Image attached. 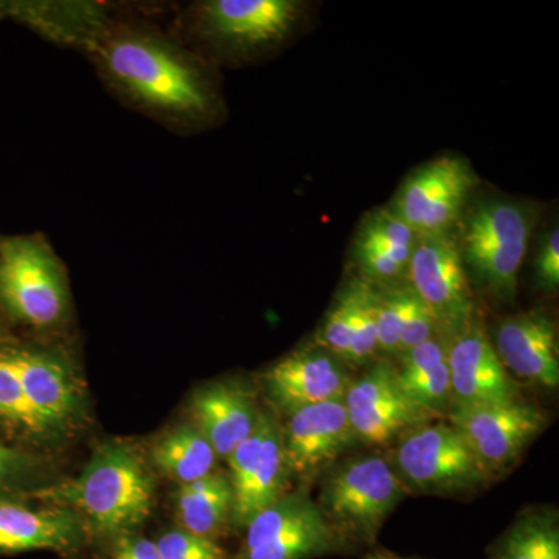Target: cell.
<instances>
[{"label": "cell", "mask_w": 559, "mask_h": 559, "mask_svg": "<svg viewBox=\"0 0 559 559\" xmlns=\"http://www.w3.org/2000/svg\"><path fill=\"white\" fill-rule=\"evenodd\" d=\"M440 334L439 322L433 318L429 308L418 299L417 294L414 293L409 311H407L406 322H404L403 333H401L399 353L417 347L423 342L440 336Z\"/></svg>", "instance_id": "cell-30"}, {"label": "cell", "mask_w": 559, "mask_h": 559, "mask_svg": "<svg viewBox=\"0 0 559 559\" xmlns=\"http://www.w3.org/2000/svg\"><path fill=\"white\" fill-rule=\"evenodd\" d=\"M492 345L514 377L543 388H558L557 325L547 312L533 310L503 319Z\"/></svg>", "instance_id": "cell-16"}, {"label": "cell", "mask_w": 559, "mask_h": 559, "mask_svg": "<svg viewBox=\"0 0 559 559\" xmlns=\"http://www.w3.org/2000/svg\"><path fill=\"white\" fill-rule=\"evenodd\" d=\"M33 409L57 429L80 409V392L60 360L28 349H3Z\"/></svg>", "instance_id": "cell-19"}, {"label": "cell", "mask_w": 559, "mask_h": 559, "mask_svg": "<svg viewBox=\"0 0 559 559\" xmlns=\"http://www.w3.org/2000/svg\"><path fill=\"white\" fill-rule=\"evenodd\" d=\"M159 559H229L215 540L173 530L156 540Z\"/></svg>", "instance_id": "cell-29"}, {"label": "cell", "mask_w": 559, "mask_h": 559, "mask_svg": "<svg viewBox=\"0 0 559 559\" xmlns=\"http://www.w3.org/2000/svg\"><path fill=\"white\" fill-rule=\"evenodd\" d=\"M452 407L491 406L520 399L518 388L477 320L448 336Z\"/></svg>", "instance_id": "cell-13"}, {"label": "cell", "mask_w": 559, "mask_h": 559, "mask_svg": "<svg viewBox=\"0 0 559 559\" xmlns=\"http://www.w3.org/2000/svg\"><path fill=\"white\" fill-rule=\"evenodd\" d=\"M191 414L216 457L227 460L257 428L261 412L245 389L219 382L197 392L191 400Z\"/></svg>", "instance_id": "cell-17"}, {"label": "cell", "mask_w": 559, "mask_h": 559, "mask_svg": "<svg viewBox=\"0 0 559 559\" xmlns=\"http://www.w3.org/2000/svg\"><path fill=\"white\" fill-rule=\"evenodd\" d=\"M448 418L491 476L514 465L546 423L539 407L521 399L491 406L451 407Z\"/></svg>", "instance_id": "cell-11"}, {"label": "cell", "mask_w": 559, "mask_h": 559, "mask_svg": "<svg viewBox=\"0 0 559 559\" xmlns=\"http://www.w3.org/2000/svg\"><path fill=\"white\" fill-rule=\"evenodd\" d=\"M32 496L47 506L73 511L84 528L116 536L148 520L154 485L138 452L109 441L94 452L79 477L40 488Z\"/></svg>", "instance_id": "cell-2"}, {"label": "cell", "mask_w": 559, "mask_h": 559, "mask_svg": "<svg viewBox=\"0 0 559 559\" xmlns=\"http://www.w3.org/2000/svg\"><path fill=\"white\" fill-rule=\"evenodd\" d=\"M535 227L527 205L506 200L480 202L469 213L460 249L477 278L502 299H513L522 261Z\"/></svg>", "instance_id": "cell-4"}, {"label": "cell", "mask_w": 559, "mask_h": 559, "mask_svg": "<svg viewBox=\"0 0 559 559\" xmlns=\"http://www.w3.org/2000/svg\"><path fill=\"white\" fill-rule=\"evenodd\" d=\"M406 275L412 290L432 312L444 336H451L473 319L465 263L450 235L418 237Z\"/></svg>", "instance_id": "cell-10"}, {"label": "cell", "mask_w": 559, "mask_h": 559, "mask_svg": "<svg viewBox=\"0 0 559 559\" xmlns=\"http://www.w3.org/2000/svg\"><path fill=\"white\" fill-rule=\"evenodd\" d=\"M447 352L448 336L440 334L399 353V366H395L404 392L433 418L448 415L452 407Z\"/></svg>", "instance_id": "cell-21"}, {"label": "cell", "mask_w": 559, "mask_h": 559, "mask_svg": "<svg viewBox=\"0 0 559 559\" xmlns=\"http://www.w3.org/2000/svg\"><path fill=\"white\" fill-rule=\"evenodd\" d=\"M395 468L407 491L454 496L492 479L468 441L451 423H426L400 439Z\"/></svg>", "instance_id": "cell-5"}, {"label": "cell", "mask_w": 559, "mask_h": 559, "mask_svg": "<svg viewBox=\"0 0 559 559\" xmlns=\"http://www.w3.org/2000/svg\"><path fill=\"white\" fill-rule=\"evenodd\" d=\"M355 259L367 277L390 282L406 275L409 261L393 255L388 250L355 246Z\"/></svg>", "instance_id": "cell-31"}, {"label": "cell", "mask_w": 559, "mask_h": 559, "mask_svg": "<svg viewBox=\"0 0 559 559\" xmlns=\"http://www.w3.org/2000/svg\"><path fill=\"white\" fill-rule=\"evenodd\" d=\"M301 7L294 0H212L202 3L201 21L213 38L253 49L285 38Z\"/></svg>", "instance_id": "cell-15"}, {"label": "cell", "mask_w": 559, "mask_h": 559, "mask_svg": "<svg viewBox=\"0 0 559 559\" xmlns=\"http://www.w3.org/2000/svg\"><path fill=\"white\" fill-rule=\"evenodd\" d=\"M536 277L543 288L555 290L559 285V231L551 229L540 242L536 257Z\"/></svg>", "instance_id": "cell-33"}, {"label": "cell", "mask_w": 559, "mask_h": 559, "mask_svg": "<svg viewBox=\"0 0 559 559\" xmlns=\"http://www.w3.org/2000/svg\"><path fill=\"white\" fill-rule=\"evenodd\" d=\"M0 418L31 436H46L55 430L28 403L20 378L11 369L3 352H0Z\"/></svg>", "instance_id": "cell-26"}, {"label": "cell", "mask_w": 559, "mask_h": 559, "mask_svg": "<svg viewBox=\"0 0 559 559\" xmlns=\"http://www.w3.org/2000/svg\"><path fill=\"white\" fill-rule=\"evenodd\" d=\"M352 337V288H344L323 320L316 344L347 364Z\"/></svg>", "instance_id": "cell-28"}, {"label": "cell", "mask_w": 559, "mask_h": 559, "mask_svg": "<svg viewBox=\"0 0 559 559\" xmlns=\"http://www.w3.org/2000/svg\"><path fill=\"white\" fill-rule=\"evenodd\" d=\"M476 182L468 160L439 157L407 176L392 209L418 237L444 235L462 215Z\"/></svg>", "instance_id": "cell-9"}, {"label": "cell", "mask_w": 559, "mask_h": 559, "mask_svg": "<svg viewBox=\"0 0 559 559\" xmlns=\"http://www.w3.org/2000/svg\"><path fill=\"white\" fill-rule=\"evenodd\" d=\"M344 404L356 439L370 447H388L436 419L407 396L388 360L370 364L360 377L352 378Z\"/></svg>", "instance_id": "cell-8"}, {"label": "cell", "mask_w": 559, "mask_h": 559, "mask_svg": "<svg viewBox=\"0 0 559 559\" xmlns=\"http://www.w3.org/2000/svg\"><path fill=\"white\" fill-rule=\"evenodd\" d=\"M83 533V521L73 511L57 507L33 510L0 502V555L70 550L79 546Z\"/></svg>", "instance_id": "cell-18"}, {"label": "cell", "mask_w": 559, "mask_h": 559, "mask_svg": "<svg viewBox=\"0 0 559 559\" xmlns=\"http://www.w3.org/2000/svg\"><path fill=\"white\" fill-rule=\"evenodd\" d=\"M352 381L347 364L320 345L290 353L264 374V385L280 411L342 400Z\"/></svg>", "instance_id": "cell-14"}, {"label": "cell", "mask_w": 559, "mask_h": 559, "mask_svg": "<svg viewBox=\"0 0 559 559\" xmlns=\"http://www.w3.org/2000/svg\"><path fill=\"white\" fill-rule=\"evenodd\" d=\"M533 516L522 518L492 547L489 559H535L532 547Z\"/></svg>", "instance_id": "cell-32"}, {"label": "cell", "mask_w": 559, "mask_h": 559, "mask_svg": "<svg viewBox=\"0 0 559 559\" xmlns=\"http://www.w3.org/2000/svg\"><path fill=\"white\" fill-rule=\"evenodd\" d=\"M347 549L310 496L286 492L249 522L234 559H316Z\"/></svg>", "instance_id": "cell-7"}, {"label": "cell", "mask_w": 559, "mask_h": 559, "mask_svg": "<svg viewBox=\"0 0 559 559\" xmlns=\"http://www.w3.org/2000/svg\"><path fill=\"white\" fill-rule=\"evenodd\" d=\"M406 491L388 460L370 455L329 471L316 503L331 528L353 549L377 543L382 525Z\"/></svg>", "instance_id": "cell-3"}, {"label": "cell", "mask_w": 559, "mask_h": 559, "mask_svg": "<svg viewBox=\"0 0 559 559\" xmlns=\"http://www.w3.org/2000/svg\"><path fill=\"white\" fill-rule=\"evenodd\" d=\"M176 507L182 530L215 540L231 524L234 488L229 476L212 473L204 479L182 485Z\"/></svg>", "instance_id": "cell-22"}, {"label": "cell", "mask_w": 559, "mask_h": 559, "mask_svg": "<svg viewBox=\"0 0 559 559\" xmlns=\"http://www.w3.org/2000/svg\"><path fill=\"white\" fill-rule=\"evenodd\" d=\"M282 440L289 474L301 481L316 479L358 443L344 399L290 412Z\"/></svg>", "instance_id": "cell-12"}, {"label": "cell", "mask_w": 559, "mask_h": 559, "mask_svg": "<svg viewBox=\"0 0 559 559\" xmlns=\"http://www.w3.org/2000/svg\"><path fill=\"white\" fill-rule=\"evenodd\" d=\"M390 559H401V558H393V557H390Z\"/></svg>", "instance_id": "cell-38"}, {"label": "cell", "mask_w": 559, "mask_h": 559, "mask_svg": "<svg viewBox=\"0 0 559 559\" xmlns=\"http://www.w3.org/2000/svg\"><path fill=\"white\" fill-rule=\"evenodd\" d=\"M418 235L393 212L392 207L381 209L366 219L360 227L355 246L388 250L401 259L411 260Z\"/></svg>", "instance_id": "cell-25"}, {"label": "cell", "mask_w": 559, "mask_h": 559, "mask_svg": "<svg viewBox=\"0 0 559 559\" xmlns=\"http://www.w3.org/2000/svg\"><path fill=\"white\" fill-rule=\"evenodd\" d=\"M289 469L283 452L282 428L270 417L263 444L250 468L234 488L231 524L248 527L250 521L285 496L289 488Z\"/></svg>", "instance_id": "cell-20"}, {"label": "cell", "mask_w": 559, "mask_h": 559, "mask_svg": "<svg viewBox=\"0 0 559 559\" xmlns=\"http://www.w3.org/2000/svg\"><path fill=\"white\" fill-rule=\"evenodd\" d=\"M114 559H159L156 543L146 538L123 540Z\"/></svg>", "instance_id": "cell-36"}, {"label": "cell", "mask_w": 559, "mask_h": 559, "mask_svg": "<svg viewBox=\"0 0 559 559\" xmlns=\"http://www.w3.org/2000/svg\"><path fill=\"white\" fill-rule=\"evenodd\" d=\"M216 454L194 425H180L165 433L153 450L162 473L180 485L193 484L215 473Z\"/></svg>", "instance_id": "cell-23"}, {"label": "cell", "mask_w": 559, "mask_h": 559, "mask_svg": "<svg viewBox=\"0 0 559 559\" xmlns=\"http://www.w3.org/2000/svg\"><path fill=\"white\" fill-rule=\"evenodd\" d=\"M412 290L409 283L393 288L374 289L377 305L378 348L385 353H399L401 333L409 311Z\"/></svg>", "instance_id": "cell-27"}, {"label": "cell", "mask_w": 559, "mask_h": 559, "mask_svg": "<svg viewBox=\"0 0 559 559\" xmlns=\"http://www.w3.org/2000/svg\"><path fill=\"white\" fill-rule=\"evenodd\" d=\"M532 547L535 559H559V530L551 516H533Z\"/></svg>", "instance_id": "cell-34"}, {"label": "cell", "mask_w": 559, "mask_h": 559, "mask_svg": "<svg viewBox=\"0 0 559 559\" xmlns=\"http://www.w3.org/2000/svg\"><path fill=\"white\" fill-rule=\"evenodd\" d=\"M352 288V337L347 366H367L378 353L377 305L374 288L369 283L353 280Z\"/></svg>", "instance_id": "cell-24"}, {"label": "cell", "mask_w": 559, "mask_h": 559, "mask_svg": "<svg viewBox=\"0 0 559 559\" xmlns=\"http://www.w3.org/2000/svg\"><path fill=\"white\" fill-rule=\"evenodd\" d=\"M35 465L36 462L31 455L0 443V489L20 480L25 474L31 473Z\"/></svg>", "instance_id": "cell-35"}, {"label": "cell", "mask_w": 559, "mask_h": 559, "mask_svg": "<svg viewBox=\"0 0 559 559\" xmlns=\"http://www.w3.org/2000/svg\"><path fill=\"white\" fill-rule=\"evenodd\" d=\"M366 559H390V555L373 554V555H369V557H367Z\"/></svg>", "instance_id": "cell-37"}, {"label": "cell", "mask_w": 559, "mask_h": 559, "mask_svg": "<svg viewBox=\"0 0 559 559\" xmlns=\"http://www.w3.org/2000/svg\"><path fill=\"white\" fill-rule=\"evenodd\" d=\"M100 61L117 90L165 119L198 120L212 108V92L201 70L159 36L117 33L103 44Z\"/></svg>", "instance_id": "cell-1"}, {"label": "cell", "mask_w": 559, "mask_h": 559, "mask_svg": "<svg viewBox=\"0 0 559 559\" xmlns=\"http://www.w3.org/2000/svg\"><path fill=\"white\" fill-rule=\"evenodd\" d=\"M0 304L14 319L46 329L68 308L60 261L38 237L0 238Z\"/></svg>", "instance_id": "cell-6"}]
</instances>
